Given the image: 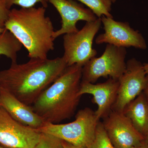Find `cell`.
<instances>
[{
  "label": "cell",
  "mask_w": 148,
  "mask_h": 148,
  "mask_svg": "<svg viewBox=\"0 0 148 148\" xmlns=\"http://www.w3.org/2000/svg\"><path fill=\"white\" fill-rule=\"evenodd\" d=\"M64 56L54 59L30 58L27 63H12L0 71V86L26 105L32 106L42 92L67 67Z\"/></svg>",
  "instance_id": "1"
},
{
  "label": "cell",
  "mask_w": 148,
  "mask_h": 148,
  "mask_svg": "<svg viewBox=\"0 0 148 148\" xmlns=\"http://www.w3.org/2000/svg\"><path fill=\"white\" fill-rule=\"evenodd\" d=\"M82 66H68L58 78L38 96L32 107L46 123L58 124L75 114L79 96Z\"/></svg>",
  "instance_id": "2"
},
{
  "label": "cell",
  "mask_w": 148,
  "mask_h": 148,
  "mask_svg": "<svg viewBox=\"0 0 148 148\" xmlns=\"http://www.w3.org/2000/svg\"><path fill=\"white\" fill-rule=\"evenodd\" d=\"M43 7L10 10L4 23L10 32L24 46L30 58H47L54 49L53 23L46 16Z\"/></svg>",
  "instance_id": "3"
},
{
  "label": "cell",
  "mask_w": 148,
  "mask_h": 148,
  "mask_svg": "<svg viewBox=\"0 0 148 148\" xmlns=\"http://www.w3.org/2000/svg\"><path fill=\"white\" fill-rule=\"evenodd\" d=\"M99 121L95 112L86 108L77 112L75 120L72 122L66 124L46 123L42 127L37 130L54 135L74 145L88 147L95 139Z\"/></svg>",
  "instance_id": "4"
},
{
  "label": "cell",
  "mask_w": 148,
  "mask_h": 148,
  "mask_svg": "<svg viewBox=\"0 0 148 148\" xmlns=\"http://www.w3.org/2000/svg\"><path fill=\"white\" fill-rule=\"evenodd\" d=\"M126 49L110 44L103 54L91 58L82 67V81L94 84L101 77L119 80L126 70Z\"/></svg>",
  "instance_id": "5"
},
{
  "label": "cell",
  "mask_w": 148,
  "mask_h": 148,
  "mask_svg": "<svg viewBox=\"0 0 148 148\" xmlns=\"http://www.w3.org/2000/svg\"><path fill=\"white\" fill-rule=\"evenodd\" d=\"M101 24V18H98L95 21L86 22L77 32L64 35L63 56L68 66L77 64L83 67L95 57L97 52L92 48V43Z\"/></svg>",
  "instance_id": "6"
},
{
  "label": "cell",
  "mask_w": 148,
  "mask_h": 148,
  "mask_svg": "<svg viewBox=\"0 0 148 148\" xmlns=\"http://www.w3.org/2000/svg\"><path fill=\"white\" fill-rule=\"evenodd\" d=\"M148 80L143 64L135 58L128 60L126 70L119 80L117 96L112 110L123 112L125 107L143 92Z\"/></svg>",
  "instance_id": "7"
},
{
  "label": "cell",
  "mask_w": 148,
  "mask_h": 148,
  "mask_svg": "<svg viewBox=\"0 0 148 148\" xmlns=\"http://www.w3.org/2000/svg\"><path fill=\"white\" fill-rule=\"evenodd\" d=\"M41 132L14 119L0 106V145L5 148H34Z\"/></svg>",
  "instance_id": "8"
},
{
  "label": "cell",
  "mask_w": 148,
  "mask_h": 148,
  "mask_svg": "<svg viewBox=\"0 0 148 148\" xmlns=\"http://www.w3.org/2000/svg\"><path fill=\"white\" fill-rule=\"evenodd\" d=\"M101 18L105 32L95 39L97 44L107 43L118 47H132L144 50L147 48L143 35L131 28L128 22L115 21L105 16Z\"/></svg>",
  "instance_id": "9"
},
{
  "label": "cell",
  "mask_w": 148,
  "mask_h": 148,
  "mask_svg": "<svg viewBox=\"0 0 148 148\" xmlns=\"http://www.w3.org/2000/svg\"><path fill=\"white\" fill-rule=\"evenodd\" d=\"M104 119V129L115 148H130L145 140L123 112L112 110Z\"/></svg>",
  "instance_id": "10"
},
{
  "label": "cell",
  "mask_w": 148,
  "mask_h": 148,
  "mask_svg": "<svg viewBox=\"0 0 148 148\" xmlns=\"http://www.w3.org/2000/svg\"><path fill=\"white\" fill-rule=\"evenodd\" d=\"M54 7L61 18V28L53 33L54 40L61 35L77 32V22L79 21L91 22L98 17L89 8L74 0H48Z\"/></svg>",
  "instance_id": "11"
},
{
  "label": "cell",
  "mask_w": 148,
  "mask_h": 148,
  "mask_svg": "<svg viewBox=\"0 0 148 148\" xmlns=\"http://www.w3.org/2000/svg\"><path fill=\"white\" fill-rule=\"evenodd\" d=\"M119 85V81L111 78L105 82L96 84L81 81L78 95L81 97L84 94H89L93 96L92 102L98 106L95 116L100 121L112 110L116 101Z\"/></svg>",
  "instance_id": "12"
},
{
  "label": "cell",
  "mask_w": 148,
  "mask_h": 148,
  "mask_svg": "<svg viewBox=\"0 0 148 148\" xmlns=\"http://www.w3.org/2000/svg\"><path fill=\"white\" fill-rule=\"evenodd\" d=\"M0 106L16 121L34 129H39L46 123L35 112L32 106L21 102L1 88Z\"/></svg>",
  "instance_id": "13"
},
{
  "label": "cell",
  "mask_w": 148,
  "mask_h": 148,
  "mask_svg": "<svg viewBox=\"0 0 148 148\" xmlns=\"http://www.w3.org/2000/svg\"><path fill=\"white\" fill-rule=\"evenodd\" d=\"M123 113L145 138L148 127V101L144 92L130 102Z\"/></svg>",
  "instance_id": "14"
},
{
  "label": "cell",
  "mask_w": 148,
  "mask_h": 148,
  "mask_svg": "<svg viewBox=\"0 0 148 148\" xmlns=\"http://www.w3.org/2000/svg\"><path fill=\"white\" fill-rule=\"evenodd\" d=\"M22 46L16 37L7 29L0 34V56H6L11 59L12 63L17 62V53Z\"/></svg>",
  "instance_id": "15"
},
{
  "label": "cell",
  "mask_w": 148,
  "mask_h": 148,
  "mask_svg": "<svg viewBox=\"0 0 148 148\" xmlns=\"http://www.w3.org/2000/svg\"><path fill=\"white\" fill-rule=\"evenodd\" d=\"M87 6L98 18L105 16L113 18L110 12L112 4V0H77Z\"/></svg>",
  "instance_id": "16"
},
{
  "label": "cell",
  "mask_w": 148,
  "mask_h": 148,
  "mask_svg": "<svg viewBox=\"0 0 148 148\" xmlns=\"http://www.w3.org/2000/svg\"><path fill=\"white\" fill-rule=\"evenodd\" d=\"M87 148H115L107 135L103 123L100 121L96 127L95 139Z\"/></svg>",
  "instance_id": "17"
},
{
  "label": "cell",
  "mask_w": 148,
  "mask_h": 148,
  "mask_svg": "<svg viewBox=\"0 0 148 148\" xmlns=\"http://www.w3.org/2000/svg\"><path fill=\"white\" fill-rule=\"evenodd\" d=\"M38 142L34 148H64L63 140L44 132H41Z\"/></svg>",
  "instance_id": "18"
},
{
  "label": "cell",
  "mask_w": 148,
  "mask_h": 148,
  "mask_svg": "<svg viewBox=\"0 0 148 148\" xmlns=\"http://www.w3.org/2000/svg\"><path fill=\"white\" fill-rule=\"evenodd\" d=\"M7 7L10 10L12 5H17L21 8H29L34 7L37 3H40L42 6L46 8L48 5V0H4Z\"/></svg>",
  "instance_id": "19"
},
{
  "label": "cell",
  "mask_w": 148,
  "mask_h": 148,
  "mask_svg": "<svg viewBox=\"0 0 148 148\" xmlns=\"http://www.w3.org/2000/svg\"><path fill=\"white\" fill-rule=\"evenodd\" d=\"M10 11L7 7L4 0H0V21L4 25L8 18Z\"/></svg>",
  "instance_id": "20"
},
{
  "label": "cell",
  "mask_w": 148,
  "mask_h": 148,
  "mask_svg": "<svg viewBox=\"0 0 148 148\" xmlns=\"http://www.w3.org/2000/svg\"><path fill=\"white\" fill-rule=\"evenodd\" d=\"M63 144L64 148H88L87 147H83V146L74 145L71 143L63 141Z\"/></svg>",
  "instance_id": "21"
},
{
  "label": "cell",
  "mask_w": 148,
  "mask_h": 148,
  "mask_svg": "<svg viewBox=\"0 0 148 148\" xmlns=\"http://www.w3.org/2000/svg\"><path fill=\"white\" fill-rule=\"evenodd\" d=\"M130 148H148V144L146 143L145 141L144 140L140 145L132 147Z\"/></svg>",
  "instance_id": "22"
},
{
  "label": "cell",
  "mask_w": 148,
  "mask_h": 148,
  "mask_svg": "<svg viewBox=\"0 0 148 148\" xmlns=\"http://www.w3.org/2000/svg\"><path fill=\"white\" fill-rule=\"evenodd\" d=\"M143 92H144V94L145 95L148 101V80Z\"/></svg>",
  "instance_id": "23"
},
{
  "label": "cell",
  "mask_w": 148,
  "mask_h": 148,
  "mask_svg": "<svg viewBox=\"0 0 148 148\" xmlns=\"http://www.w3.org/2000/svg\"><path fill=\"white\" fill-rule=\"evenodd\" d=\"M5 30V28L4 25L0 21V34L3 33Z\"/></svg>",
  "instance_id": "24"
},
{
  "label": "cell",
  "mask_w": 148,
  "mask_h": 148,
  "mask_svg": "<svg viewBox=\"0 0 148 148\" xmlns=\"http://www.w3.org/2000/svg\"><path fill=\"white\" fill-rule=\"evenodd\" d=\"M144 65V68L145 69V71L146 74L148 75V63H146L143 64Z\"/></svg>",
  "instance_id": "25"
},
{
  "label": "cell",
  "mask_w": 148,
  "mask_h": 148,
  "mask_svg": "<svg viewBox=\"0 0 148 148\" xmlns=\"http://www.w3.org/2000/svg\"><path fill=\"white\" fill-rule=\"evenodd\" d=\"M145 141L148 144V127L145 136Z\"/></svg>",
  "instance_id": "26"
},
{
  "label": "cell",
  "mask_w": 148,
  "mask_h": 148,
  "mask_svg": "<svg viewBox=\"0 0 148 148\" xmlns=\"http://www.w3.org/2000/svg\"><path fill=\"white\" fill-rule=\"evenodd\" d=\"M117 1V0H112V2L113 3L116 2Z\"/></svg>",
  "instance_id": "27"
},
{
  "label": "cell",
  "mask_w": 148,
  "mask_h": 148,
  "mask_svg": "<svg viewBox=\"0 0 148 148\" xmlns=\"http://www.w3.org/2000/svg\"><path fill=\"white\" fill-rule=\"evenodd\" d=\"M0 148H5L3 147H2V146H1V145H0Z\"/></svg>",
  "instance_id": "28"
},
{
  "label": "cell",
  "mask_w": 148,
  "mask_h": 148,
  "mask_svg": "<svg viewBox=\"0 0 148 148\" xmlns=\"http://www.w3.org/2000/svg\"><path fill=\"white\" fill-rule=\"evenodd\" d=\"M0 88H1V86H0Z\"/></svg>",
  "instance_id": "29"
}]
</instances>
